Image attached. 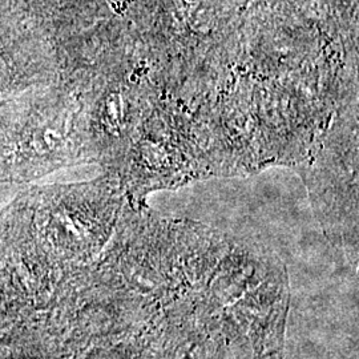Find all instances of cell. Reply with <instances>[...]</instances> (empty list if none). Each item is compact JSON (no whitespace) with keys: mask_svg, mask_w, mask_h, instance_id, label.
Segmentation results:
<instances>
[{"mask_svg":"<svg viewBox=\"0 0 359 359\" xmlns=\"http://www.w3.org/2000/svg\"><path fill=\"white\" fill-rule=\"evenodd\" d=\"M151 231L67 283L38 359H283L281 262L196 226Z\"/></svg>","mask_w":359,"mask_h":359,"instance_id":"cell-1","label":"cell"}]
</instances>
